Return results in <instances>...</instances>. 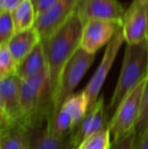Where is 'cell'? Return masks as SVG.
Returning <instances> with one entry per match:
<instances>
[{
  "mask_svg": "<svg viewBox=\"0 0 148 149\" xmlns=\"http://www.w3.org/2000/svg\"><path fill=\"white\" fill-rule=\"evenodd\" d=\"M83 26L84 22L75 12L56 33L42 42L47 63L48 93L51 104L62 70L75 52L80 48Z\"/></svg>",
  "mask_w": 148,
  "mask_h": 149,
  "instance_id": "obj_1",
  "label": "cell"
},
{
  "mask_svg": "<svg viewBox=\"0 0 148 149\" xmlns=\"http://www.w3.org/2000/svg\"><path fill=\"white\" fill-rule=\"evenodd\" d=\"M148 76V42L127 44L122 68L110 100L108 112H113L124 97Z\"/></svg>",
  "mask_w": 148,
  "mask_h": 149,
  "instance_id": "obj_2",
  "label": "cell"
},
{
  "mask_svg": "<svg viewBox=\"0 0 148 149\" xmlns=\"http://www.w3.org/2000/svg\"><path fill=\"white\" fill-rule=\"evenodd\" d=\"M147 84L148 78H145L125 96L115 110L111 121L108 124L113 141H118L121 138L134 132L135 126L140 116Z\"/></svg>",
  "mask_w": 148,
  "mask_h": 149,
  "instance_id": "obj_3",
  "label": "cell"
},
{
  "mask_svg": "<svg viewBox=\"0 0 148 149\" xmlns=\"http://www.w3.org/2000/svg\"><path fill=\"white\" fill-rule=\"evenodd\" d=\"M95 54H91L79 48L66 63L59 79L55 96L52 102V114H55L83 78L85 73L94 61Z\"/></svg>",
  "mask_w": 148,
  "mask_h": 149,
  "instance_id": "obj_4",
  "label": "cell"
},
{
  "mask_svg": "<svg viewBox=\"0 0 148 149\" xmlns=\"http://www.w3.org/2000/svg\"><path fill=\"white\" fill-rule=\"evenodd\" d=\"M22 81L17 74L0 78V130L22 125Z\"/></svg>",
  "mask_w": 148,
  "mask_h": 149,
  "instance_id": "obj_5",
  "label": "cell"
},
{
  "mask_svg": "<svg viewBox=\"0 0 148 149\" xmlns=\"http://www.w3.org/2000/svg\"><path fill=\"white\" fill-rule=\"evenodd\" d=\"M80 0H57L47 10L37 16L35 28L41 41L49 39L76 12Z\"/></svg>",
  "mask_w": 148,
  "mask_h": 149,
  "instance_id": "obj_6",
  "label": "cell"
},
{
  "mask_svg": "<svg viewBox=\"0 0 148 149\" xmlns=\"http://www.w3.org/2000/svg\"><path fill=\"white\" fill-rule=\"evenodd\" d=\"M124 42L125 38L124 35H123L122 30H121L107 45L106 51L104 53V56L101 58V61L99 63V67L95 70L94 74L92 75L89 82L85 86V88L83 89V91H84L85 95L87 97V100H88L89 109L94 106L97 98L99 97V95L101 87H103L104 83H105L110 71H111L113 64H114L117 55H118L119 51H120Z\"/></svg>",
  "mask_w": 148,
  "mask_h": 149,
  "instance_id": "obj_7",
  "label": "cell"
},
{
  "mask_svg": "<svg viewBox=\"0 0 148 149\" xmlns=\"http://www.w3.org/2000/svg\"><path fill=\"white\" fill-rule=\"evenodd\" d=\"M122 30V22L108 19H90L83 26L80 48L95 54Z\"/></svg>",
  "mask_w": 148,
  "mask_h": 149,
  "instance_id": "obj_8",
  "label": "cell"
},
{
  "mask_svg": "<svg viewBox=\"0 0 148 149\" xmlns=\"http://www.w3.org/2000/svg\"><path fill=\"white\" fill-rule=\"evenodd\" d=\"M122 31L127 44H139L147 41V17L143 0H133L125 11Z\"/></svg>",
  "mask_w": 148,
  "mask_h": 149,
  "instance_id": "obj_9",
  "label": "cell"
},
{
  "mask_svg": "<svg viewBox=\"0 0 148 149\" xmlns=\"http://www.w3.org/2000/svg\"><path fill=\"white\" fill-rule=\"evenodd\" d=\"M76 13L84 24L90 19L123 22L125 10L119 0H80Z\"/></svg>",
  "mask_w": 148,
  "mask_h": 149,
  "instance_id": "obj_10",
  "label": "cell"
},
{
  "mask_svg": "<svg viewBox=\"0 0 148 149\" xmlns=\"http://www.w3.org/2000/svg\"><path fill=\"white\" fill-rule=\"evenodd\" d=\"M107 127L108 125L106 126V111L104 107V97L99 96L94 106L89 109L78 127L70 135L72 145L74 148L78 147L84 140Z\"/></svg>",
  "mask_w": 148,
  "mask_h": 149,
  "instance_id": "obj_11",
  "label": "cell"
},
{
  "mask_svg": "<svg viewBox=\"0 0 148 149\" xmlns=\"http://www.w3.org/2000/svg\"><path fill=\"white\" fill-rule=\"evenodd\" d=\"M31 149H75L70 136L60 137L43 125L28 129Z\"/></svg>",
  "mask_w": 148,
  "mask_h": 149,
  "instance_id": "obj_12",
  "label": "cell"
},
{
  "mask_svg": "<svg viewBox=\"0 0 148 149\" xmlns=\"http://www.w3.org/2000/svg\"><path fill=\"white\" fill-rule=\"evenodd\" d=\"M41 42L40 33L34 26L28 30L15 33L7 43V46L17 63H19Z\"/></svg>",
  "mask_w": 148,
  "mask_h": 149,
  "instance_id": "obj_13",
  "label": "cell"
},
{
  "mask_svg": "<svg viewBox=\"0 0 148 149\" xmlns=\"http://www.w3.org/2000/svg\"><path fill=\"white\" fill-rule=\"evenodd\" d=\"M45 69H47V63L43 44L41 42L28 55H26L18 63L16 74L22 79H26L37 75Z\"/></svg>",
  "mask_w": 148,
  "mask_h": 149,
  "instance_id": "obj_14",
  "label": "cell"
},
{
  "mask_svg": "<svg viewBox=\"0 0 148 149\" xmlns=\"http://www.w3.org/2000/svg\"><path fill=\"white\" fill-rule=\"evenodd\" d=\"M0 149H31L28 129L16 125L0 130Z\"/></svg>",
  "mask_w": 148,
  "mask_h": 149,
  "instance_id": "obj_15",
  "label": "cell"
},
{
  "mask_svg": "<svg viewBox=\"0 0 148 149\" xmlns=\"http://www.w3.org/2000/svg\"><path fill=\"white\" fill-rule=\"evenodd\" d=\"M15 31H26L35 26L37 13L32 0H24L14 10L11 11Z\"/></svg>",
  "mask_w": 148,
  "mask_h": 149,
  "instance_id": "obj_16",
  "label": "cell"
},
{
  "mask_svg": "<svg viewBox=\"0 0 148 149\" xmlns=\"http://www.w3.org/2000/svg\"><path fill=\"white\" fill-rule=\"evenodd\" d=\"M47 128L53 134L60 137H68L75 130L71 116L63 108H60L55 114L49 117L47 121Z\"/></svg>",
  "mask_w": 148,
  "mask_h": 149,
  "instance_id": "obj_17",
  "label": "cell"
},
{
  "mask_svg": "<svg viewBox=\"0 0 148 149\" xmlns=\"http://www.w3.org/2000/svg\"><path fill=\"white\" fill-rule=\"evenodd\" d=\"M60 108L65 109L69 113L72 120H73L75 129H76L79 124L81 123V121L83 120V118L85 117L86 113L88 112L89 106L86 95H85L84 91L82 90V91L78 92V93L70 95Z\"/></svg>",
  "mask_w": 148,
  "mask_h": 149,
  "instance_id": "obj_18",
  "label": "cell"
},
{
  "mask_svg": "<svg viewBox=\"0 0 148 149\" xmlns=\"http://www.w3.org/2000/svg\"><path fill=\"white\" fill-rule=\"evenodd\" d=\"M111 145V131L108 126L104 130L88 137L75 149H110Z\"/></svg>",
  "mask_w": 148,
  "mask_h": 149,
  "instance_id": "obj_19",
  "label": "cell"
},
{
  "mask_svg": "<svg viewBox=\"0 0 148 149\" xmlns=\"http://www.w3.org/2000/svg\"><path fill=\"white\" fill-rule=\"evenodd\" d=\"M18 63L8 49L7 44H0V78L16 74Z\"/></svg>",
  "mask_w": 148,
  "mask_h": 149,
  "instance_id": "obj_20",
  "label": "cell"
},
{
  "mask_svg": "<svg viewBox=\"0 0 148 149\" xmlns=\"http://www.w3.org/2000/svg\"><path fill=\"white\" fill-rule=\"evenodd\" d=\"M15 26L10 11H0V44H7L15 33Z\"/></svg>",
  "mask_w": 148,
  "mask_h": 149,
  "instance_id": "obj_21",
  "label": "cell"
},
{
  "mask_svg": "<svg viewBox=\"0 0 148 149\" xmlns=\"http://www.w3.org/2000/svg\"><path fill=\"white\" fill-rule=\"evenodd\" d=\"M148 128V84L145 89L144 97H143L142 107H141L140 116L137 121V124L135 126V136H138L142 133L144 130Z\"/></svg>",
  "mask_w": 148,
  "mask_h": 149,
  "instance_id": "obj_22",
  "label": "cell"
},
{
  "mask_svg": "<svg viewBox=\"0 0 148 149\" xmlns=\"http://www.w3.org/2000/svg\"><path fill=\"white\" fill-rule=\"evenodd\" d=\"M135 143V132L128 134L118 141H113L110 149H133Z\"/></svg>",
  "mask_w": 148,
  "mask_h": 149,
  "instance_id": "obj_23",
  "label": "cell"
},
{
  "mask_svg": "<svg viewBox=\"0 0 148 149\" xmlns=\"http://www.w3.org/2000/svg\"><path fill=\"white\" fill-rule=\"evenodd\" d=\"M133 149H148V128L140 135L135 136V143Z\"/></svg>",
  "mask_w": 148,
  "mask_h": 149,
  "instance_id": "obj_24",
  "label": "cell"
},
{
  "mask_svg": "<svg viewBox=\"0 0 148 149\" xmlns=\"http://www.w3.org/2000/svg\"><path fill=\"white\" fill-rule=\"evenodd\" d=\"M32 1L35 6V9H36V13L38 16L39 14H41L42 12L47 10L48 8L53 3H55L57 0H32Z\"/></svg>",
  "mask_w": 148,
  "mask_h": 149,
  "instance_id": "obj_25",
  "label": "cell"
},
{
  "mask_svg": "<svg viewBox=\"0 0 148 149\" xmlns=\"http://www.w3.org/2000/svg\"><path fill=\"white\" fill-rule=\"evenodd\" d=\"M24 1V0H1L0 1V11L5 10V11L11 12Z\"/></svg>",
  "mask_w": 148,
  "mask_h": 149,
  "instance_id": "obj_26",
  "label": "cell"
},
{
  "mask_svg": "<svg viewBox=\"0 0 148 149\" xmlns=\"http://www.w3.org/2000/svg\"><path fill=\"white\" fill-rule=\"evenodd\" d=\"M143 2H144L145 12H146V17H147V42H148V0H143Z\"/></svg>",
  "mask_w": 148,
  "mask_h": 149,
  "instance_id": "obj_27",
  "label": "cell"
},
{
  "mask_svg": "<svg viewBox=\"0 0 148 149\" xmlns=\"http://www.w3.org/2000/svg\"><path fill=\"white\" fill-rule=\"evenodd\" d=\"M147 78H148V76H147Z\"/></svg>",
  "mask_w": 148,
  "mask_h": 149,
  "instance_id": "obj_28",
  "label": "cell"
}]
</instances>
